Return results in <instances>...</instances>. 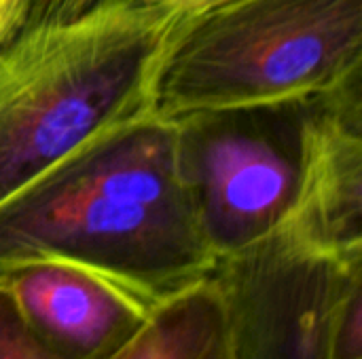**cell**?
<instances>
[{"label":"cell","mask_w":362,"mask_h":359,"mask_svg":"<svg viewBox=\"0 0 362 359\" xmlns=\"http://www.w3.org/2000/svg\"><path fill=\"white\" fill-rule=\"evenodd\" d=\"M38 258L81 264L146 300L210 275L216 256L178 174L172 121L119 127L0 205V271Z\"/></svg>","instance_id":"obj_2"},{"label":"cell","mask_w":362,"mask_h":359,"mask_svg":"<svg viewBox=\"0 0 362 359\" xmlns=\"http://www.w3.org/2000/svg\"><path fill=\"white\" fill-rule=\"evenodd\" d=\"M157 2H168V4H180V6H191V8H208L225 0H157Z\"/></svg>","instance_id":"obj_12"},{"label":"cell","mask_w":362,"mask_h":359,"mask_svg":"<svg viewBox=\"0 0 362 359\" xmlns=\"http://www.w3.org/2000/svg\"><path fill=\"white\" fill-rule=\"evenodd\" d=\"M32 0H0V51L23 23Z\"/></svg>","instance_id":"obj_11"},{"label":"cell","mask_w":362,"mask_h":359,"mask_svg":"<svg viewBox=\"0 0 362 359\" xmlns=\"http://www.w3.org/2000/svg\"><path fill=\"white\" fill-rule=\"evenodd\" d=\"M361 72L362 0H225L176 34L153 114L301 102Z\"/></svg>","instance_id":"obj_3"},{"label":"cell","mask_w":362,"mask_h":359,"mask_svg":"<svg viewBox=\"0 0 362 359\" xmlns=\"http://www.w3.org/2000/svg\"><path fill=\"white\" fill-rule=\"evenodd\" d=\"M329 359H362V275L350 281L335 309Z\"/></svg>","instance_id":"obj_9"},{"label":"cell","mask_w":362,"mask_h":359,"mask_svg":"<svg viewBox=\"0 0 362 359\" xmlns=\"http://www.w3.org/2000/svg\"><path fill=\"white\" fill-rule=\"evenodd\" d=\"M106 359H235L216 281L206 275L153 300L138 330Z\"/></svg>","instance_id":"obj_8"},{"label":"cell","mask_w":362,"mask_h":359,"mask_svg":"<svg viewBox=\"0 0 362 359\" xmlns=\"http://www.w3.org/2000/svg\"><path fill=\"white\" fill-rule=\"evenodd\" d=\"M310 99L202 110L172 121L178 174L216 258L242 252L288 222Z\"/></svg>","instance_id":"obj_4"},{"label":"cell","mask_w":362,"mask_h":359,"mask_svg":"<svg viewBox=\"0 0 362 359\" xmlns=\"http://www.w3.org/2000/svg\"><path fill=\"white\" fill-rule=\"evenodd\" d=\"M361 258L310 248L284 231L223 258L216 281L235 359H329L335 309Z\"/></svg>","instance_id":"obj_5"},{"label":"cell","mask_w":362,"mask_h":359,"mask_svg":"<svg viewBox=\"0 0 362 359\" xmlns=\"http://www.w3.org/2000/svg\"><path fill=\"white\" fill-rule=\"evenodd\" d=\"M0 359H55L30 332L0 281Z\"/></svg>","instance_id":"obj_10"},{"label":"cell","mask_w":362,"mask_h":359,"mask_svg":"<svg viewBox=\"0 0 362 359\" xmlns=\"http://www.w3.org/2000/svg\"><path fill=\"white\" fill-rule=\"evenodd\" d=\"M0 281L55 359H106L153 305L102 273L51 258L11 264L0 271Z\"/></svg>","instance_id":"obj_7"},{"label":"cell","mask_w":362,"mask_h":359,"mask_svg":"<svg viewBox=\"0 0 362 359\" xmlns=\"http://www.w3.org/2000/svg\"><path fill=\"white\" fill-rule=\"evenodd\" d=\"M197 11L32 0L0 51V205L85 144L151 116L163 57Z\"/></svg>","instance_id":"obj_1"},{"label":"cell","mask_w":362,"mask_h":359,"mask_svg":"<svg viewBox=\"0 0 362 359\" xmlns=\"http://www.w3.org/2000/svg\"><path fill=\"white\" fill-rule=\"evenodd\" d=\"M280 231L339 258L362 256V72L308 102L299 193Z\"/></svg>","instance_id":"obj_6"}]
</instances>
